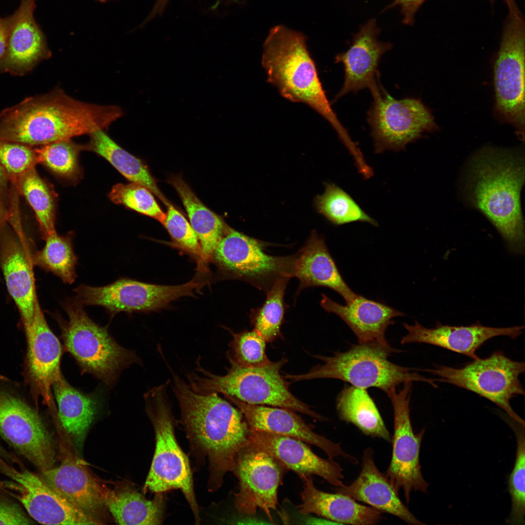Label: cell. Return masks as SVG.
Instances as JSON below:
<instances>
[{
	"mask_svg": "<svg viewBox=\"0 0 525 525\" xmlns=\"http://www.w3.org/2000/svg\"><path fill=\"white\" fill-rule=\"evenodd\" d=\"M286 468L281 463L251 443L238 454L232 472L239 480L235 506L241 514L254 515L258 508L272 521L277 509L278 489Z\"/></svg>",
	"mask_w": 525,
	"mask_h": 525,
	"instance_id": "obj_15",
	"label": "cell"
},
{
	"mask_svg": "<svg viewBox=\"0 0 525 525\" xmlns=\"http://www.w3.org/2000/svg\"><path fill=\"white\" fill-rule=\"evenodd\" d=\"M154 195L146 187L131 182L114 185L109 193V198L113 203L153 218L162 225L166 213L158 204Z\"/></svg>",
	"mask_w": 525,
	"mask_h": 525,
	"instance_id": "obj_41",
	"label": "cell"
},
{
	"mask_svg": "<svg viewBox=\"0 0 525 525\" xmlns=\"http://www.w3.org/2000/svg\"><path fill=\"white\" fill-rule=\"evenodd\" d=\"M85 145L74 143L70 139L58 141L34 149L37 163L47 167L57 175L74 180L80 174L79 152Z\"/></svg>",
	"mask_w": 525,
	"mask_h": 525,
	"instance_id": "obj_38",
	"label": "cell"
},
{
	"mask_svg": "<svg viewBox=\"0 0 525 525\" xmlns=\"http://www.w3.org/2000/svg\"><path fill=\"white\" fill-rule=\"evenodd\" d=\"M508 5L509 11V15L522 16L515 0H504Z\"/></svg>",
	"mask_w": 525,
	"mask_h": 525,
	"instance_id": "obj_51",
	"label": "cell"
},
{
	"mask_svg": "<svg viewBox=\"0 0 525 525\" xmlns=\"http://www.w3.org/2000/svg\"><path fill=\"white\" fill-rule=\"evenodd\" d=\"M412 383H406L398 391L395 388L386 393L393 408L394 435L392 458L385 474L397 493L403 491L407 504L412 491L427 492L429 486L422 475L420 463V444L425 429L415 434L410 420Z\"/></svg>",
	"mask_w": 525,
	"mask_h": 525,
	"instance_id": "obj_13",
	"label": "cell"
},
{
	"mask_svg": "<svg viewBox=\"0 0 525 525\" xmlns=\"http://www.w3.org/2000/svg\"><path fill=\"white\" fill-rule=\"evenodd\" d=\"M16 182L35 212L43 238L56 232L55 195L35 167L19 176Z\"/></svg>",
	"mask_w": 525,
	"mask_h": 525,
	"instance_id": "obj_34",
	"label": "cell"
},
{
	"mask_svg": "<svg viewBox=\"0 0 525 525\" xmlns=\"http://www.w3.org/2000/svg\"><path fill=\"white\" fill-rule=\"evenodd\" d=\"M27 353L25 375L33 396L42 397L51 408L54 407L51 386L62 376L60 361L62 347L50 328L36 301L33 323L26 331Z\"/></svg>",
	"mask_w": 525,
	"mask_h": 525,
	"instance_id": "obj_16",
	"label": "cell"
},
{
	"mask_svg": "<svg viewBox=\"0 0 525 525\" xmlns=\"http://www.w3.org/2000/svg\"><path fill=\"white\" fill-rule=\"evenodd\" d=\"M362 469L350 485L337 487L336 492L370 505L379 511L394 515L411 525H423L404 505L385 473L376 466L371 447L364 452Z\"/></svg>",
	"mask_w": 525,
	"mask_h": 525,
	"instance_id": "obj_26",
	"label": "cell"
},
{
	"mask_svg": "<svg viewBox=\"0 0 525 525\" xmlns=\"http://www.w3.org/2000/svg\"><path fill=\"white\" fill-rule=\"evenodd\" d=\"M104 504L119 525H160L165 501L163 493H156L152 500L132 489L116 490L103 488Z\"/></svg>",
	"mask_w": 525,
	"mask_h": 525,
	"instance_id": "obj_31",
	"label": "cell"
},
{
	"mask_svg": "<svg viewBox=\"0 0 525 525\" xmlns=\"http://www.w3.org/2000/svg\"><path fill=\"white\" fill-rule=\"evenodd\" d=\"M232 335L227 352L230 365L242 368L260 367L271 362L265 353L266 342L256 330L232 332Z\"/></svg>",
	"mask_w": 525,
	"mask_h": 525,
	"instance_id": "obj_40",
	"label": "cell"
},
{
	"mask_svg": "<svg viewBox=\"0 0 525 525\" xmlns=\"http://www.w3.org/2000/svg\"><path fill=\"white\" fill-rule=\"evenodd\" d=\"M201 284L194 278L179 285L153 284L120 278L100 287L81 284L74 291L76 299L83 305L102 306L114 315L121 312H146L163 307L181 297L193 295V291Z\"/></svg>",
	"mask_w": 525,
	"mask_h": 525,
	"instance_id": "obj_14",
	"label": "cell"
},
{
	"mask_svg": "<svg viewBox=\"0 0 525 525\" xmlns=\"http://www.w3.org/2000/svg\"><path fill=\"white\" fill-rule=\"evenodd\" d=\"M173 389L191 450L208 459V487L214 491L232 471L239 453L250 443L249 427L241 411L217 393H196L175 374Z\"/></svg>",
	"mask_w": 525,
	"mask_h": 525,
	"instance_id": "obj_1",
	"label": "cell"
},
{
	"mask_svg": "<svg viewBox=\"0 0 525 525\" xmlns=\"http://www.w3.org/2000/svg\"><path fill=\"white\" fill-rule=\"evenodd\" d=\"M525 363L515 361L500 351L478 358L460 368L436 366L422 369L439 377L438 381L474 392L503 409L512 420L525 426V421L514 411L510 401L524 395L519 376L525 372Z\"/></svg>",
	"mask_w": 525,
	"mask_h": 525,
	"instance_id": "obj_8",
	"label": "cell"
},
{
	"mask_svg": "<svg viewBox=\"0 0 525 525\" xmlns=\"http://www.w3.org/2000/svg\"><path fill=\"white\" fill-rule=\"evenodd\" d=\"M380 31L376 19H370L354 35L349 49L336 56L335 62L344 66L345 79L333 102L366 88L372 93L380 87L377 78L378 64L382 56L392 47L389 42L378 40Z\"/></svg>",
	"mask_w": 525,
	"mask_h": 525,
	"instance_id": "obj_17",
	"label": "cell"
},
{
	"mask_svg": "<svg viewBox=\"0 0 525 525\" xmlns=\"http://www.w3.org/2000/svg\"><path fill=\"white\" fill-rule=\"evenodd\" d=\"M41 479L69 503L100 524L106 508L103 488L78 460L66 458L61 464L41 472Z\"/></svg>",
	"mask_w": 525,
	"mask_h": 525,
	"instance_id": "obj_25",
	"label": "cell"
},
{
	"mask_svg": "<svg viewBox=\"0 0 525 525\" xmlns=\"http://www.w3.org/2000/svg\"><path fill=\"white\" fill-rule=\"evenodd\" d=\"M72 234L58 235L56 232L45 239V246L31 258L32 263L52 272L66 284L72 283L77 275L78 258L74 253Z\"/></svg>",
	"mask_w": 525,
	"mask_h": 525,
	"instance_id": "obj_35",
	"label": "cell"
},
{
	"mask_svg": "<svg viewBox=\"0 0 525 525\" xmlns=\"http://www.w3.org/2000/svg\"><path fill=\"white\" fill-rule=\"evenodd\" d=\"M169 381L145 395L146 409L155 433V450L143 490L164 493L180 490L193 512L195 524L200 522L188 458L179 446L174 431V418L168 401Z\"/></svg>",
	"mask_w": 525,
	"mask_h": 525,
	"instance_id": "obj_4",
	"label": "cell"
},
{
	"mask_svg": "<svg viewBox=\"0 0 525 525\" xmlns=\"http://www.w3.org/2000/svg\"><path fill=\"white\" fill-rule=\"evenodd\" d=\"M18 484V498L31 518L44 525H99L32 472L14 468L7 475Z\"/></svg>",
	"mask_w": 525,
	"mask_h": 525,
	"instance_id": "obj_20",
	"label": "cell"
},
{
	"mask_svg": "<svg viewBox=\"0 0 525 525\" xmlns=\"http://www.w3.org/2000/svg\"><path fill=\"white\" fill-rule=\"evenodd\" d=\"M0 436L41 472L54 466L52 436L36 410L0 385Z\"/></svg>",
	"mask_w": 525,
	"mask_h": 525,
	"instance_id": "obj_12",
	"label": "cell"
},
{
	"mask_svg": "<svg viewBox=\"0 0 525 525\" xmlns=\"http://www.w3.org/2000/svg\"><path fill=\"white\" fill-rule=\"evenodd\" d=\"M35 1L21 0L10 18L8 44L0 60V73L23 75L51 55L43 34L34 19Z\"/></svg>",
	"mask_w": 525,
	"mask_h": 525,
	"instance_id": "obj_18",
	"label": "cell"
},
{
	"mask_svg": "<svg viewBox=\"0 0 525 525\" xmlns=\"http://www.w3.org/2000/svg\"><path fill=\"white\" fill-rule=\"evenodd\" d=\"M315 205L318 212L337 226L361 222L377 226V221L368 215L345 191L334 183H326L325 192L318 195Z\"/></svg>",
	"mask_w": 525,
	"mask_h": 525,
	"instance_id": "obj_36",
	"label": "cell"
},
{
	"mask_svg": "<svg viewBox=\"0 0 525 525\" xmlns=\"http://www.w3.org/2000/svg\"><path fill=\"white\" fill-rule=\"evenodd\" d=\"M368 112L374 151L403 150L406 146L438 128L429 109L415 98L394 99L381 86L372 94Z\"/></svg>",
	"mask_w": 525,
	"mask_h": 525,
	"instance_id": "obj_9",
	"label": "cell"
},
{
	"mask_svg": "<svg viewBox=\"0 0 525 525\" xmlns=\"http://www.w3.org/2000/svg\"><path fill=\"white\" fill-rule=\"evenodd\" d=\"M167 182L175 189L182 201L189 222L198 239L204 259H210L228 226L221 216L199 199L181 175H171Z\"/></svg>",
	"mask_w": 525,
	"mask_h": 525,
	"instance_id": "obj_30",
	"label": "cell"
},
{
	"mask_svg": "<svg viewBox=\"0 0 525 525\" xmlns=\"http://www.w3.org/2000/svg\"><path fill=\"white\" fill-rule=\"evenodd\" d=\"M167 207L162 225L173 241L180 247L204 259L197 236L190 222L173 204Z\"/></svg>",
	"mask_w": 525,
	"mask_h": 525,
	"instance_id": "obj_43",
	"label": "cell"
},
{
	"mask_svg": "<svg viewBox=\"0 0 525 525\" xmlns=\"http://www.w3.org/2000/svg\"><path fill=\"white\" fill-rule=\"evenodd\" d=\"M294 277L299 281L298 291L323 286L340 295L347 303L357 296L342 278L324 239L315 231L296 253Z\"/></svg>",
	"mask_w": 525,
	"mask_h": 525,
	"instance_id": "obj_27",
	"label": "cell"
},
{
	"mask_svg": "<svg viewBox=\"0 0 525 525\" xmlns=\"http://www.w3.org/2000/svg\"><path fill=\"white\" fill-rule=\"evenodd\" d=\"M52 387L62 425L76 449L81 452L87 433L98 413V400L93 395L72 387L63 376Z\"/></svg>",
	"mask_w": 525,
	"mask_h": 525,
	"instance_id": "obj_29",
	"label": "cell"
},
{
	"mask_svg": "<svg viewBox=\"0 0 525 525\" xmlns=\"http://www.w3.org/2000/svg\"><path fill=\"white\" fill-rule=\"evenodd\" d=\"M407 333L401 341L402 344L426 343L440 347L473 359L479 357L477 350L487 341L496 336H507L512 339L522 333L524 326L494 328L479 322L469 326H453L438 323L435 328H427L417 321L414 324H403Z\"/></svg>",
	"mask_w": 525,
	"mask_h": 525,
	"instance_id": "obj_24",
	"label": "cell"
},
{
	"mask_svg": "<svg viewBox=\"0 0 525 525\" xmlns=\"http://www.w3.org/2000/svg\"><path fill=\"white\" fill-rule=\"evenodd\" d=\"M100 0L101 1H105L107 0Z\"/></svg>",
	"mask_w": 525,
	"mask_h": 525,
	"instance_id": "obj_53",
	"label": "cell"
},
{
	"mask_svg": "<svg viewBox=\"0 0 525 525\" xmlns=\"http://www.w3.org/2000/svg\"><path fill=\"white\" fill-rule=\"evenodd\" d=\"M250 443L276 458L286 468L299 476H320L336 487L344 485L343 469L332 458L325 459L315 454L300 440L250 429Z\"/></svg>",
	"mask_w": 525,
	"mask_h": 525,
	"instance_id": "obj_19",
	"label": "cell"
},
{
	"mask_svg": "<svg viewBox=\"0 0 525 525\" xmlns=\"http://www.w3.org/2000/svg\"><path fill=\"white\" fill-rule=\"evenodd\" d=\"M8 177L5 171L0 165V192H5L7 188Z\"/></svg>",
	"mask_w": 525,
	"mask_h": 525,
	"instance_id": "obj_52",
	"label": "cell"
},
{
	"mask_svg": "<svg viewBox=\"0 0 525 525\" xmlns=\"http://www.w3.org/2000/svg\"><path fill=\"white\" fill-rule=\"evenodd\" d=\"M228 399L243 413L250 429L295 438L320 448L330 458L341 456L351 463H357L356 459L346 453L339 444L314 432L292 410L249 404L232 398Z\"/></svg>",
	"mask_w": 525,
	"mask_h": 525,
	"instance_id": "obj_23",
	"label": "cell"
},
{
	"mask_svg": "<svg viewBox=\"0 0 525 525\" xmlns=\"http://www.w3.org/2000/svg\"><path fill=\"white\" fill-rule=\"evenodd\" d=\"M510 424L516 436L517 450L515 464L508 479L511 509L507 523L520 525L525 523V426L511 419Z\"/></svg>",
	"mask_w": 525,
	"mask_h": 525,
	"instance_id": "obj_39",
	"label": "cell"
},
{
	"mask_svg": "<svg viewBox=\"0 0 525 525\" xmlns=\"http://www.w3.org/2000/svg\"><path fill=\"white\" fill-rule=\"evenodd\" d=\"M525 22L509 15L494 67L495 109L524 138L525 128Z\"/></svg>",
	"mask_w": 525,
	"mask_h": 525,
	"instance_id": "obj_11",
	"label": "cell"
},
{
	"mask_svg": "<svg viewBox=\"0 0 525 525\" xmlns=\"http://www.w3.org/2000/svg\"><path fill=\"white\" fill-rule=\"evenodd\" d=\"M301 32L283 25L271 29L263 43L262 65L267 82L287 100L307 105L324 118L348 150L355 146L331 107Z\"/></svg>",
	"mask_w": 525,
	"mask_h": 525,
	"instance_id": "obj_3",
	"label": "cell"
},
{
	"mask_svg": "<svg viewBox=\"0 0 525 525\" xmlns=\"http://www.w3.org/2000/svg\"><path fill=\"white\" fill-rule=\"evenodd\" d=\"M10 28V18L4 19L0 18V60L3 57L7 48Z\"/></svg>",
	"mask_w": 525,
	"mask_h": 525,
	"instance_id": "obj_46",
	"label": "cell"
},
{
	"mask_svg": "<svg viewBox=\"0 0 525 525\" xmlns=\"http://www.w3.org/2000/svg\"><path fill=\"white\" fill-rule=\"evenodd\" d=\"M33 523L17 506L0 502V525H23Z\"/></svg>",
	"mask_w": 525,
	"mask_h": 525,
	"instance_id": "obj_44",
	"label": "cell"
},
{
	"mask_svg": "<svg viewBox=\"0 0 525 525\" xmlns=\"http://www.w3.org/2000/svg\"><path fill=\"white\" fill-rule=\"evenodd\" d=\"M336 409L341 420L355 425L364 434L391 441L390 434L366 389L345 387L338 395Z\"/></svg>",
	"mask_w": 525,
	"mask_h": 525,
	"instance_id": "obj_33",
	"label": "cell"
},
{
	"mask_svg": "<svg viewBox=\"0 0 525 525\" xmlns=\"http://www.w3.org/2000/svg\"><path fill=\"white\" fill-rule=\"evenodd\" d=\"M37 163L34 149L19 143L0 140V165L8 178H18Z\"/></svg>",
	"mask_w": 525,
	"mask_h": 525,
	"instance_id": "obj_42",
	"label": "cell"
},
{
	"mask_svg": "<svg viewBox=\"0 0 525 525\" xmlns=\"http://www.w3.org/2000/svg\"><path fill=\"white\" fill-rule=\"evenodd\" d=\"M265 246L264 242L228 226L212 257L231 277L266 293L278 279L294 277L296 254L273 256L265 252Z\"/></svg>",
	"mask_w": 525,
	"mask_h": 525,
	"instance_id": "obj_10",
	"label": "cell"
},
{
	"mask_svg": "<svg viewBox=\"0 0 525 525\" xmlns=\"http://www.w3.org/2000/svg\"><path fill=\"white\" fill-rule=\"evenodd\" d=\"M304 521L306 524H338L334 522L329 520L323 517H309L307 518Z\"/></svg>",
	"mask_w": 525,
	"mask_h": 525,
	"instance_id": "obj_48",
	"label": "cell"
},
{
	"mask_svg": "<svg viewBox=\"0 0 525 525\" xmlns=\"http://www.w3.org/2000/svg\"><path fill=\"white\" fill-rule=\"evenodd\" d=\"M467 194L472 204L495 227L509 249L524 250V224L520 194L525 182L521 155L513 151L488 148L470 162Z\"/></svg>",
	"mask_w": 525,
	"mask_h": 525,
	"instance_id": "obj_2",
	"label": "cell"
},
{
	"mask_svg": "<svg viewBox=\"0 0 525 525\" xmlns=\"http://www.w3.org/2000/svg\"><path fill=\"white\" fill-rule=\"evenodd\" d=\"M14 461L15 458L0 444V468L6 463H11Z\"/></svg>",
	"mask_w": 525,
	"mask_h": 525,
	"instance_id": "obj_47",
	"label": "cell"
},
{
	"mask_svg": "<svg viewBox=\"0 0 525 525\" xmlns=\"http://www.w3.org/2000/svg\"><path fill=\"white\" fill-rule=\"evenodd\" d=\"M168 1V0H158L151 14L147 19V21L152 18L157 14L161 13L163 11Z\"/></svg>",
	"mask_w": 525,
	"mask_h": 525,
	"instance_id": "obj_49",
	"label": "cell"
},
{
	"mask_svg": "<svg viewBox=\"0 0 525 525\" xmlns=\"http://www.w3.org/2000/svg\"><path fill=\"white\" fill-rule=\"evenodd\" d=\"M390 354L380 349L358 344L346 351L335 352L332 356L315 355L323 364L314 367L307 373L286 374L285 377L291 382L336 379L365 389L376 387L386 394L407 382L422 381L434 385V380L420 375L415 371L417 369L389 361Z\"/></svg>",
	"mask_w": 525,
	"mask_h": 525,
	"instance_id": "obj_7",
	"label": "cell"
},
{
	"mask_svg": "<svg viewBox=\"0 0 525 525\" xmlns=\"http://www.w3.org/2000/svg\"><path fill=\"white\" fill-rule=\"evenodd\" d=\"M290 278L278 279L266 292L263 305L250 312L249 317L254 329L266 342H272L280 334L285 309V291Z\"/></svg>",
	"mask_w": 525,
	"mask_h": 525,
	"instance_id": "obj_37",
	"label": "cell"
},
{
	"mask_svg": "<svg viewBox=\"0 0 525 525\" xmlns=\"http://www.w3.org/2000/svg\"><path fill=\"white\" fill-rule=\"evenodd\" d=\"M1 194L0 192V227L5 224V221L8 219L9 215L8 210L1 198Z\"/></svg>",
	"mask_w": 525,
	"mask_h": 525,
	"instance_id": "obj_50",
	"label": "cell"
},
{
	"mask_svg": "<svg viewBox=\"0 0 525 525\" xmlns=\"http://www.w3.org/2000/svg\"><path fill=\"white\" fill-rule=\"evenodd\" d=\"M20 237L5 224L0 227L1 267L8 291L18 309L26 332L33 323L37 298L32 262Z\"/></svg>",
	"mask_w": 525,
	"mask_h": 525,
	"instance_id": "obj_22",
	"label": "cell"
},
{
	"mask_svg": "<svg viewBox=\"0 0 525 525\" xmlns=\"http://www.w3.org/2000/svg\"><path fill=\"white\" fill-rule=\"evenodd\" d=\"M83 306L76 298L67 299L63 306L68 319L55 315L65 348L83 372L111 385L122 369L140 359L133 351L119 345L106 327L94 322Z\"/></svg>",
	"mask_w": 525,
	"mask_h": 525,
	"instance_id": "obj_6",
	"label": "cell"
},
{
	"mask_svg": "<svg viewBox=\"0 0 525 525\" xmlns=\"http://www.w3.org/2000/svg\"><path fill=\"white\" fill-rule=\"evenodd\" d=\"M90 136L89 142L85 145V149L104 158L131 182L146 187L166 207L172 204L161 192L156 179L142 160L120 147L103 130H96Z\"/></svg>",
	"mask_w": 525,
	"mask_h": 525,
	"instance_id": "obj_32",
	"label": "cell"
},
{
	"mask_svg": "<svg viewBox=\"0 0 525 525\" xmlns=\"http://www.w3.org/2000/svg\"><path fill=\"white\" fill-rule=\"evenodd\" d=\"M320 305L327 312L337 315L348 325L356 336L358 344L377 348L389 354L400 352L389 344L385 332L387 327L394 323L393 319L404 316L403 313L359 295L344 305L323 294Z\"/></svg>",
	"mask_w": 525,
	"mask_h": 525,
	"instance_id": "obj_21",
	"label": "cell"
},
{
	"mask_svg": "<svg viewBox=\"0 0 525 525\" xmlns=\"http://www.w3.org/2000/svg\"><path fill=\"white\" fill-rule=\"evenodd\" d=\"M300 477L304 485L300 494L302 503L297 508L301 514L314 513L339 525H376L380 522V512L376 509L362 505L341 493L319 490L311 475Z\"/></svg>",
	"mask_w": 525,
	"mask_h": 525,
	"instance_id": "obj_28",
	"label": "cell"
},
{
	"mask_svg": "<svg viewBox=\"0 0 525 525\" xmlns=\"http://www.w3.org/2000/svg\"><path fill=\"white\" fill-rule=\"evenodd\" d=\"M425 0H394L392 3L384 9L383 11L399 6L401 8L403 16V23L405 24L412 25L414 22V17L416 12Z\"/></svg>",
	"mask_w": 525,
	"mask_h": 525,
	"instance_id": "obj_45",
	"label": "cell"
},
{
	"mask_svg": "<svg viewBox=\"0 0 525 525\" xmlns=\"http://www.w3.org/2000/svg\"><path fill=\"white\" fill-rule=\"evenodd\" d=\"M286 361L282 358L260 367L242 368L231 365L228 372L222 376L213 374L199 365L201 374H189V386L201 394L220 393L227 398L247 403L281 407L322 420L321 416L289 391L280 372Z\"/></svg>",
	"mask_w": 525,
	"mask_h": 525,
	"instance_id": "obj_5",
	"label": "cell"
}]
</instances>
